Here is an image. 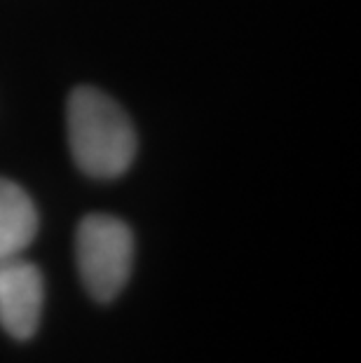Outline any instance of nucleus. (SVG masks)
Listing matches in <instances>:
<instances>
[{
  "label": "nucleus",
  "mask_w": 361,
  "mask_h": 363,
  "mask_svg": "<svg viewBox=\"0 0 361 363\" xmlns=\"http://www.w3.org/2000/svg\"><path fill=\"white\" fill-rule=\"evenodd\" d=\"M35 204L17 183L0 179V260L19 256L35 239Z\"/></svg>",
  "instance_id": "nucleus-4"
},
{
  "label": "nucleus",
  "mask_w": 361,
  "mask_h": 363,
  "mask_svg": "<svg viewBox=\"0 0 361 363\" xmlns=\"http://www.w3.org/2000/svg\"><path fill=\"white\" fill-rule=\"evenodd\" d=\"M75 258L84 289L99 303H111L132 272L134 237L127 223L106 213L82 218L75 235Z\"/></svg>",
  "instance_id": "nucleus-2"
},
{
  "label": "nucleus",
  "mask_w": 361,
  "mask_h": 363,
  "mask_svg": "<svg viewBox=\"0 0 361 363\" xmlns=\"http://www.w3.org/2000/svg\"><path fill=\"white\" fill-rule=\"evenodd\" d=\"M68 143L73 160L94 179H118L132 167L136 134L127 113L94 87H78L68 99Z\"/></svg>",
  "instance_id": "nucleus-1"
},
{
  "label": "nucleus",
  "mask_w": 361,
  "mask_h": 363,
  "mask_svg": "<svg viewBox=\"0 0 361 363\" xmlns=\"http://www.w3.org/2000/svg\"><path fill=\"white\" fill-rule=\"evenodd\" d=\"M45 303V281L33 262L19 256L0 260V326L17 340L38 330Z\"/></svg>",
  "instance_id": "nucleus-3"
}]
</instances>
